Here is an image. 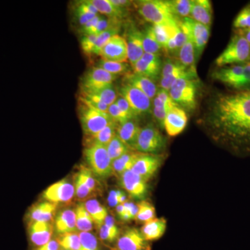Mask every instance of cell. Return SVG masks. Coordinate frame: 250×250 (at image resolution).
Here are the masks:
<instances>
[{
    "instance_id": "6da1fadb",
    "label": "cell",
    "mask_w": 250,
    "mask_h": 250,
    "mask_svg": "<svg viewBox=\"0 0 250 250\" xmlns=\"http://www.w3.org/2000/svg\"><path fill=\"white\" fill-rule=\"evenodd\" d=\"M213 123L224 142L235 151L250 152V90L219 96L213 104Z\"/></svg>"
},
{
    "instance_id": "7a4b0ae2",
    "label": "cell",
    "mask_w": 250,
    "mask_h": 250,
    "mask_svg": "<svg viewBox=\"0 0 250 250\" xmlns=\"http://www.w3.org/2000/svg\"><path fill=\"white\" fill-rule=\"evenodd\" d=\"M143 19L154 24H177L179 18L171 12L167 1L142 0L135 3Z\"/></svg>"
},
{
    "instance_id": "3957f363",
    "label": "cell",
    "mask_w": 250,
    "mask_h": 250,
    "mask_svg": "<svg viewBox=\"0 0 250 250\" xmlns=\"http://www.w3.org/2000/svg\"><path fill=\"white\" fill-rule=\"evenodd\" d=\"M212 77L235 90H249L250 62L220 67L212 74Z\"/></svg>"
},
{
    "instance_id": "277c9868",
    "label": "cell",
    "mask_w": 250,
    "mask_h": 250,
    "mask_svg": "<svg viewBox=\"0 0 250 250\" xmlns=\"http://www.w3.org/2000/svg\"><path fill=\"white\" fill-rule=\"evenodd\" d=\"M250 45L238 31L231 37L225 50L215 59L217 67L238 65L249 62Z\"/></svg>"
},
{
    "instance_id": "5b68a950",
    "label": "cell",
    "mask_w": 250,
    "mask_h": 250,
    "mask_svg": "<svg viewBox=\"0 0 250 250\" xmlns=\"http://www.w3.org/2000/svg\"><path fill=\"white\" fill-rule=\"evenodd\" d=\"M84 156L90 170L102 178H106L113 174L112 161L106 146L97 143H90L85 148Z\"/></svg>"
},
{
    "instance_id": "8992f818",
    "label": "cell",
    "mask_w": 250,
    "mask_h": 250,
    "mask_svg": "<svg viewBox=\"0 0 250 250\" xmlns=\"http://www.w3.org/2000/svg\"><path fill=\"white\" fill-rule=\"evenodd\" d=\"M80 118L83 132L91 136L100 132L113 122L108 113L98 111L80 100Z\"/></svg>"
},
{
    "instance_id": "52a82bcc",
    "label": "cell",
    "mask_w": 250,
    "mask_h": 250,
    "mask_svg": "<svg viewBox=\"0 0 250 250\" xmlns=\"http://www.w3.org/2000/svg\"><path fill=\"white\" fill-rule=\"evenodd\" d=\"M171 99L179 106L185 109H195L196 106V85L193 79L181 78L168 91Z\"/></svg>"
},
{
    "instance_id": "ba28073f",
    "label": "cell",
    "mask_w": 250,
    "mask_h": 250,
    "mask_svg": "<svg viewBox=\"0 0 250 250\" xmlns=\"http://www.w3.org/2000/svg\"><path fill=\"white\" fill-rule=\"evenodd\" d=\"M165 140L154 125H148L140 130L134 148L142 154H156L165 147Z\"/></svg>"
},
{
    "instance_id": "9c48e42d",
    "label": "cell",
    "mask_w": 250,
    "mask_h": 250,
    "mask_svg": "<svg viewBox=\"0 0 250 250\" xmlns=\"http://www.w3.org/2000/svg\"><path fill=\"white\" fill-rule=\"evenodd\" d=\"M179 25L193 42L197 57H200L209 39L210 27L196 22L190 18H182V21H179Z\"/></svg>"
},
{
    "instance_id": "30bf717a",
    "label": "cell",
    "mask_w": 250,
    "mask_h": 250,
    "mask_svg": "<svg viewBox=\"0 0 250 250\" xmlns=\"http://www.w3.org/2000/svg\"><path fill=\"white\" fill-rule=\"evenodd\" d=\"M119 95L126 99L136 117L149 113L152 109V101L141 90L129 83L122 85Z\"/></svg>"
},
{
    "instance_id": "8fae6325",
    "label": "cell",
    "mask_w": 250,
    "mask_h": 250,
    "mask_svg": "<svg viewBox=\"0 0 250 250\" xmlns=\"http://www.w3.org/2000/svg\"><path fill=\"white\" fill-rule=\"evenodd\" d=\"M117 77V75L105 71L103 69L92 67L85 74L82 80V93L93 91L113 84Z\"/></svg>"
},
{
    "instance_id": "7c38bea8",
    "label": "cell",
    "mask_w": 250,
    "mask_h": 250,
    "mask_svg": "<svg viewBox=\"0 0 250 250\" xmlns=\"http://www.w3.org/2000/svg\"><path fill=\"white\" fill-rule=\"evenodd\" d=\"M99 56L108 62H127V44L124 37L113 36L104 45Z\"/></svg>"
},
{
    "instance_id": "4fadbf2b",
    "label": "cell",
    "mask_w": 250,
    "mask_h": 250,
    "mask_svg": "<svg viewBox=\"0 0 250 250\" xmlns=\"http://www.w3.org/2000/svg\"><path fill=\"white\" fill-rule=\"evenodd\" d=\"M134 73L147 77L153 81L161 76L162 64L159 54L144 53L132 66Z\"/></svg>"
},
{
    "instance_id": "5bb4252c",
    "label": "cell",
    "mask_w": 250,
    "mask_h": 250,
    "mask_svg": "<svg viewBox=\"0 0 250 250\" xmlns=\"http://www.w3.org/2000/svg\"><path fill=\"white\" fill-rule=\"evenodd\" d=\"M122 187L130 196L137 200H142L147 193V182L131 170L126 171L120 176Z\"/></svg>"
},
{
    "instance_id": "9a60e30c",
    "label": "cell",
    "mask_w": 250,
    "mask_h": 250,
    "mask_svg": "<svg viewBox=\"0 0 250 250\" xmlns=\"http://www.w3.org/2000/svg\"><path fill=\"white\" fill-rule=\"evenodd\" d=\"M161 161L160 156L141 153L131 170L147 182L159 170Z\"/></svg>"
},
{
    "instance_id": "2e32d148",
    "label": "cell",
    "mask_w": 250,
    "mask_h": 250,
    "mask_svg": "<svg viewBox=\"0 0 250 250\" xmlns=\"http://www.w3.org/2000/svg\"><path fill=\"white\" fill-rule=\"evenodd\" d=\"M75 187L66 179L59 181L47 188L43 192V197L47 201L54 204L65 203L73 198Z\"/></svg>"
},
{
    "instance_id": "e0dca14e",
    "label": "cell",
    "mask_w": 250,
    "mask_h": 250,
    "mask_svg": "<svg viewBox=\"0 0 250 250\" xmlns=\"http://www.w3.org/2000/svg\"><path fill=\"white\" fill-rule=\"evenodd\" d=\"M188 117L184 109L179 106L171 108L164 122L166 132L170 136H176L184 131L187 126Z\"/></svg>"
},
{
    "instance_id": "ac0fdd59",
    "label": "cell",
    "mask_w": 250,
    "mask_h": 250,
    "mask_svg": "<svg viewBox=\"0 0 250 250\" xmlns=\"http://www.w3.org/2000/svg\"><path fill=\"white\" fill-rule=\"evenodd\" d=\"M147 241L142 233L136 229H130L125 231L117 242V250H149Z\"/></svg>"
},
{
    "instance_id": "d6986e66",
    "label": "cell",
    "mask_w": 250,
    "mask_h": 250,
    "mask_svg": "<svg viewBox=\"0 0 250 250\" xmlns=\"http://www.w3.org/2000/svg\"><path fill=\"white\" fill-rule=\"evenodd\" d=\"M152 105L153 115L162 126H164V120L169 111L174 106H177L171 99L168 91L164 89L158 90Z\"/></svg>"
},
{
    "instance_id": "ffe728a7",
    "label": "cell",
    "mask_w": 250,
    "mask_h": 250,
    "mask_svg": "<svg viewBox=\"0 0 250 250\" xmlns=\"http://www.w3.org/2000/svg\"><path fill=\"white\" fill-rule=\"evenodd\" d=\"M53 233V227L49 222L31 221L29 227V235L31 243L41 246L49 242Z\"/></svg>"
},
{
    "instance_id": "44dd1931",
    "label": "cell",
    "mask_w": 250,
    "mask_h": 250,
    "mask_svg": "<svg viewBox=\"0 0 250 250\" xmlns=\"http://www.w3.org/2000/svg\"><path fill=\"white\" fill-rule=\"evenodd\" d=\"M143 33L135 28L129 29L126 39H125L127 44L128 60L132 66L145 53L143 50Z\"/></svg>"
},
{
    "instance_id": "7402d4cb",
    "label": "cell",
    "mask_w": 250,
    "mask_h": 250,
    "mask_svg": "<svg viewBox=\"0 0 250 250\" xmlns=\"http://www.w3.org/2000/svg\"><path fill=\"white\" fill-rule=\"evenodd\" d=\"M190 16L196 22L210 27L213 16L211 3L208 0L192 1Z\"/></svg>"
},
{
    "instance_id": "603a6c76",
    "label": "cell",
    "mask_w": 250,
    "mask_h": 250,
    "mask_svg": "<svg viewBox=\"0 0 250 250\" xmlns=\"http://www.w3.org/2000/svg\"><path fill=\"white\" fill-rule=\"evenodd\" d=\"M124 82L141 90L150 100L155 98L158 90H159L154 81L147 78V77L138 75L134 72L126 75Z\"/></svg>"
},
{
    "instance_id": "cb8c5ba5",
    "label": "cell",
    "mask_w": 250,
    "mask_h": 250,
    "mask_svg": "<svg viewBox=\"0 0 250 250\" xmlns=\"http://www.w3.org/2000/svg\"><path fill=\"white\" fill-rule=\"evenodd\" d=\"M141 129L135 118L128 120L125 123L118 125L117 136L128 147L134 148Z\"/></svg>"
},
{
    "instance_id": "d4e9b609",
    "label": "cell",
    "mask_w": 250,
    "mask_h": 250,
    "mask_svg": "<svg viewBox=\"0 0 250 250\" xmlns=\"http://www.w3.org/2000/svg\"><path fill=\"white\" fill-rule=\"evenodd\" d=\"M166 220L164 218H154L146 222L141 229V233L146 241L159 239L166 232Z\"/></svg>"
},
{
    "instance_id": "484cf974",
    "label": "cell",
    "mask_w": 250,
    "mask_h": 250,
    "mask_svg": "<svg viewBox=\"0 0 250 250\" xmlns=\"http://www.w3.org/2000/svg\"><path fill=\"white\" fill-rule=\"evenodd\" d=\"M55 229L59 235L75 232L77 229L75 210L65 209L60 212L56 218Z\"/></svg>"
},
{
    "instance_id": "4316f807",
    "label": "cell",
    "mask_w": 250,
    "mask_h": 250,
    "mask_svg": "<svg viewBox=\"0 0 250 250\" xmlns=\"http://www.w3.org/2000/svg\"><path fill=\"white\" fill-rule=\"evenodd\" d=\"M99 14L104 15L111 19L121 21L127 15V10L121 9L111 2V0H90Z\"/></svg>"
},
{
    "instance_id": "83f0119b",
    "label": "cell",
    "mask_w": 250,
    "mask_h": 250,
    "mask_svg": "<svg viewBox=\"0 0 250 250\" xmlns=\"http://www.w3.org/2000/svg\"><path fill=\"white\" fill-rule=\"evenodd\" d=\"M56 209L57 204L41 202L32 207L29 216L31 221L49 222L53 218Z\"/></svg>"
},
{
    "instance_id": "f1b7e54d",
    "label": "cell",
    "mask_w": 250,
    "mask_h": 250,
    "mask_svg": "<svg viewBox=\"0 0 250 250\" xmlns=\"http://www.w3.org/2000/svg\"><path fill=\"white\" fill-rule=\"evenodd\" d=\"M187 40L179 52V62L188 70L196 72L195 70V59L197 58L196 49H195V45L190 38L187 34Z\"/></svg>"
},
{
    "instance_id": "f546056e",
    "label": "cell",
    "mask_w": 250,
    "mask_h": 250,
    "mask_svg": "<svg viewBox=\"0 0 250 250\" xmlns=\"http://www.w3.org/2000/svg\"><path fill=\"white\" fill-rule=\"evenodd\" d=\"M141 153H136L129 151L121 157L112 161V170L113 174L116 175H122L126 171L131 170L136 159L139 157Z\"/></svg>"
},
{
    "instance_id": "4dcf8cb0",
    "label": "cell",
    "mask_w": 250,
    "mask_h": 250,
    "mask_svg": "<svg viewBox=\"0 0 250 250\" xmlns=\"http://www.w3.org/2000/svg\"><path fill=\"white\" fill-rule=\"evenodd\" d=\"M75 14L77 22L82 27L89 22L90 20L98 16L99 13L95 6L90 2V0H85L77 3Z\"/></svg>"
},
{
    "instance_id": "1f68e13d",
    "label": "cell",
    "mask_w": 250,
    "mask_h": 250,
    "mask_svg": "<svg viewBox=\"0 0 250 250\" xmlns=\"http://www.w3.org/2000/svg\"><path fill=\"white\" fill-rule=\"evenodd\" d=\"M83 205L85 206V209L93 218L94 223L100 228L104 225L108 217L106 208L95 199L87 200Z\"/></svg>"
},
{
    "instance_id": "d6a6232c",
    "label": "cell",
    "mask_w": 250,
    "mask_h": 250,
    "mask_svg": "<svg viewBox=\"0 0 250 250\" xmlns=\"http://www.w3.org/2000/svg\"><path fill=\"white\" fill-rule=\"evenodd\" d=\"M179 26V22L177 24H154L152 26L156 40L163 49H165L169 40L175 35Z\"/></svg>"
},
{
    "instance_id": "836d02e7",
    "label": "cell",
    "mask_w": 250,
    "mask_h": 250,
    "mask_svg": "<svg viewBox=\"0 0 250 250\" xmlns=\"http://www.w3.org/2000/svg\"><path fill=\"white\" fill-rule=\"evenodd\" d=\"M76 226L81 232H90L93 230V220L85 209L83 203L77 205L75 210Z\"/></svg>"
},
{
    "instance_id": "e575fe53",
    "label": "cell",
    "mask_w": 250,
    "mask_h": 250,
    "mask_svg": "<svg viewBox=\"0 0 250 250\" xmlns=\"http://www.w3.org/2000/svg\"><path fill=\"white\" fill-rule=\"evenodd\" d=\"M82 95H89V96L98 99L99 100L103 102L108 106L116 103V100L118 98V93L113 84L107 85V86L100 88V89L93 90V91L82 93Z\"/></svg>"
},
{
    "instance_id": "d590c367",
    "label": "cell",
    "mask_w": 250,
    "mask_h": 250,
    "mask_svg": "<svg viewBox=\"0 0 250 250\" xmlns=\"http://www.w3.org/2000/svg\"><path fill=\"white\" fill-rule=\"evenodd\" d=\"M100 228V237L103 241L112 243L119 236V229L115 223L114 219L109 215Z\"/></svg>"
},
{
    "instance_id": "8d00e7d4",
    "label": "cell",
    "mask_w": 250,
    "mask_h": 250,
    "mask_svg": "<svg viewBox=\"0 0 250 250\" xmlns=\"http://www.w3.org/2000/svg\"><path fill=\"white\" fill-rule=\"evenodd\" d=\"M118 123L113 121L104 128L100 132L91 136H88L90 139V143H97L106 146L111 142V140L116 136Z\"/></svg>"
},
{
    "instance_id": "74e56055",
    "label": "cell",
    "mask_w": 250,
    "mask_h": 250,
    "mask_svg": "<svg viewBox=\"0 0 250 250\" xmlns=\"http://www.w3.org/2000/svg\"><path fill=\"white\" fill-rule=\"evenodd\" d=\"M99 68L103 69L105 71L109 72L115 75H127L130 73L129 66L126 62H108V61L100 59L95 64V66Z\"/></svg>"
},
{
    "instance_id": "f35d334b",
    "label": "cell",
    "mask_w": 250,
    "mask_h": 250,
    "mask_svg": "<svg viewBox=\"0 0 250 250\" xmlns=\"http://www.w3.org/2000/svg\"><path fill=\"white\" fill-rule=\"evenodd\" d=\"M143 46L145 53L159 54L163 47L156 40L152 27L148 28L146 32L143 33Z\"/></svg>"
},
{
    "instance_id": "ab89813d",
    "label": "cell",
    "mask_w": 250,
    "mask_h": 250,
    "mask_svg": "<svg viewBox=\"0 0 250 250\" xmlns=\"http://www.w3.org/2000/svg\"><path fill=\"white\" fill-rule=\"evenodd\" d=\"M121 25L122 22L118 23V24H115L113 27L108 29L107 30L103 31V33L98 35L95 47H94L93 53L94 55H99L102 48L107 42V41L113 36L118 35L120 30H121Z\"/></svg>"
},
{
    "instance_id": "60d3db41",
    "label": "cell",
    "mask_w": 250,
    "mask_h": 250,
    "mask_svg": "<svg viewBox=\"0 0 250 250\" xmlns=\"http://www.w3.org/2000/svg\"><path fill=\"white\" fill-rule=\"evenodd\" d=\"M171 12L176 17L188 18L191 11L192 1L190 0H175L167 1Z\"/></svg>"
},
{
    "instance_id": "b9f144b4",
    "label": "cell",
    "mask_w": 250,
    "mask_h": 250,
    "mask_svg": "<svg viewBox=\"0 0 250 250\" xmlns=\"http://www.w3.org/2000/svg\"><path fill=\"white\" fill-rule=\"evenodd\" d=\"M106 149L111 161L121 157L129 151V147L121 141L117 134L106 146Z\"/></svg>"
},
{
    "instance_id": "7bdbcfd3",
    "label": "cell",
    "mask_w": 250,
    "mask_h": 250,
    "mask_svg": "<svg viewBox=\"0 0 250 250\" xmlns=\"http://www.w3.org/2000/svg\"><path fill=\"white\" fill-rule=\"evenodd\" d=\"M59 246L63 250H80V238L79 233H66L59 235L57 238Z\"/></svg>"
},
{
    "instance_id": "ee69618b",
    "label": "cell",
    "mask_w": 250,
    "mask_h": 250,
    "mask_svg": "<svg viewBox=\"0 0 250 250\" xmlns=\"http://www.w3.org/2000/svg\"><path fill=\"white\" fill-rule=\"evenodd\" d=\"M138 212L136 220L139 221L146 222L152 220L155 216V208L150 203L146 201L141 202L137 205Z\"/></svg>"
},
{
    "instance_id": "f6af8a7d",
    "label": "cell",
    "mask_w": 250,
    "mask_h": 250,
    "mask_svg": "<svg viewBox=\"0 0 250 250\" xmlns=\"http://www.w3.org/2000/svg\"><path fill=\"white\" fill-rule=\"evenodd\" d=\"M187 70H190L184 66L180 62H174V61L171 60V59H168V60H166L162 65L160 77L161 78V77H166L172 75V74L186 72Z\"/></svg>"
},
{
    "instance_id": "bcb514c9",
    "label": "cell",
    "mask_w": 250,
    "mask_h": 250,
    "mask_svg": "<svg viewBox=\"0 0 250 250\" xmlns=\"http://www.w3.org/2000/svg\"><path fill=\"white\" fill-rule=\"evenodd\" d=\"M233 27L238 30L249 29L250 28V5L243 8L237 15L234 21Z\"/></svg>"
},
{
    "instance_id": "7dc6e473",
    "label": "cell",
    "mask_w": 250,
    "mask_h": 250,
    "mask_svg": "<svg viewBox=\"0 0 250 250\" xmlns=\"http://www.w3.org/2000/svg\"><path fill=\"white\" fill-rule=\"evenodd\" d=\"M80 238V250H100L96 237L90 232L79 233Z\"/></svg>"
},
{
    "instance_id": "c3c4849f",
    "label": "cell",
    "mask_w": 250,
    "mask_h": 250,
    "mask_svg": "<svg viewBox=\"0 0 250 250\" xmlns=\"http://www.w3.org/2000/svg\"><path fill=\"white\" fill-rule=\"evenodd\" d=\"M74 187H75V195L79 200H85L93 194V192L85 185L84 182L79 173H77L75 177Z\"/></svg>"
},
{
    "instance_id": "681fc988",
    "label": "cell",
    "mask_w": 250,
    "mask_h": 250,
    "mask_svg": "<svg viewBox=\"0 0 250 250\" xmlns=\"http://www.w3.org/2000/svg\"><path fill=\"white\" fill-rule=\"evenodd\" d=\"M81 176L85 185L92 192H95L97 189L96 180L94 178L93 172L90 169L87 168L84 166H82L80 172H78Z\"/></svg>"
},
{
    "instance_id": "f907efd6",
    "label": "cell",
    "mask_w": 250,
    "mask_h": 250,
    "mask_svg": "<svg viewBox=\"0 0 250 250\" xmlns=\"http://www.w3.org/2000/svg\"><path fill=\"white\" fill-rule=\"evenodd\" d=\"M107 113L110 117H111V119L113 121L116 122V123H118V125L125 123V122L129 120L128 119L127 117L125 116L123 112L120 109L119 107L117 106L116 103L108 106Z\"/></svg>"
},
{
    "instance_id": "816d5d0a",
    "label": "cell",
    "mask_w": 250,
    "mask_h": 250,
    "mask_svg": "<svg viewBox=\"0 0 250 250\" xmlns=\"http://www.w3.org/2000/svg\"><path fill=\"white\" fill-rule=\"evenodd\" d=\"M96 35H83L81 39V47L85 53L93 54L95 42H96Z\"/></svg>"
},
{
    "instance_id": "f5cc1de1",
    "label": "cell",
    "mask_w": 250,
    "mask_h": 250,
    "mask_svg": "<svg viewBox=\"0 0 250 250\" xmlns=\"http://www.w3.org/2000/svg\"><path fill=\"white\" fill-rule=\"evenodd\" d=\"M117 106L123 112V113L127 117L128 119H134L136 116L134 111L130 106L129 104L126 101V99L123 98L121 95H118V98L116 101Z\"/></svg>"
},
{
    "instance_id": "db71d44e",
    "label": "cell",
    "mask_w": 250,
    "mask_h": 250,
    "mask_svg": "<svg viewBox=\"0 0 250 250\" xmlns=\"http://www.w3.org/2000/svg\"><path fill=\"white\" fill-rule=\"evenodd\" d=\"M60 246H59L58 242L56 240H50L43 246L38 247L37 248L33 250H59Z\"/></svg>"
},
{
    "instance_id": "11a10c76",
    "label": "cell",
    "mask_w": 250,
    "mask_h": 250,
    "mask_svg": "<svg viewBox=\"0 0 250 250\" xmlns=\"http://www.w3.org/2000/svg\"><path fill=\"white\" fill-rule=\"evenodd\" d=\"M108 202L111 207H117V206L119 205L117 190H112V191L110 192L108 197Z\"/></svg>"
},
{
    "instance_id": "9f6ffc18",
    "label": "cell",
    "mask_w": 250,
    "mask_h": 250,
    "mask_svg": "<svg viewBox=\"0 0 250 250\" xmlns=\"http://www.w3.org/2000/svg\"><path fill=\"white\" fill-rule=\"evenodd\" d=\"M111 2L118 7L121 9L127 10L130 5L133 4V1H127V0H111Z\"/></svg>"
},
{
    "instance_id": "6f0895ef",
    "label": "cell",
    "mask_w": 250,
    "mask_h": 250,
    "mask_svg": "<svg viewBox=\"0 0 250 250\" xmlns=\"http://www.w3.org/2000/svg\"><path fill=\"white\" fill-rule=\"evenodd\" d=\"M238 32L244 36L245 39L249 42L250 45V28L249 29H243V30H238Z\"/></svg>"
},
{
    "instance_id": "680465c9",
    "label": "cell",
    "mask_w": 250,
    "mask_h": 250,
    "mask_svg": "<svg viewBox=\"0 0 250 250\" xmlns=\"http://www.w3.org/2000/svg\"><path fill=\"white\" fill-rule=\"evenodd\" d=\"M117 212H118V215L122 217L125 214V209L123 205H118L116 207Z\"/></svg>"
},
{
    "instance_id": "91938a15",
    "label": "cell",
    "mask_w": 250,
    "mask_h": 250,
    "mask_svg": "<svg viewBox=\"0 0 250 250\" xmlns=\"http://www.w3.org/2000/svg\"></svg>"
},
{
    "instance_id": "94428289",
    "label": "cell",
    "mask_w": 250,
    "mask_h": 250,
    "mask_svg": "<svg viewBox=\"0 0 250 250\" xmlns=\"http://www.w3.org/2000/svg\"></svg>"
},
{
    "instance_id": "6125c7cd",
    "label": "cell",
    "mask_w": 250,
    "mask_h": 250,
    "mask_svg": "<svg viewBox=\"0 0 250 250\" xmlns=\"http://www.w3.org/2000/svg\"></svg>"
}]
</instances>
